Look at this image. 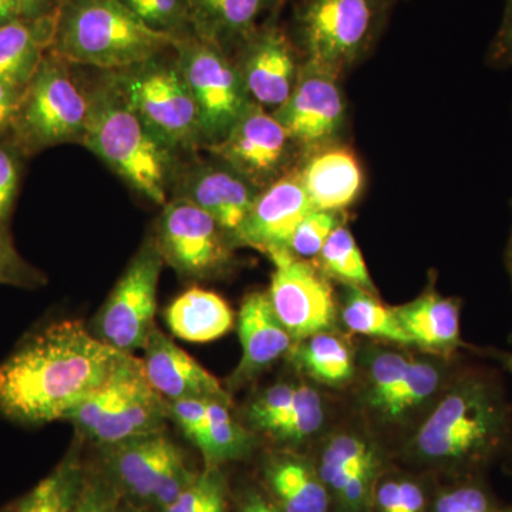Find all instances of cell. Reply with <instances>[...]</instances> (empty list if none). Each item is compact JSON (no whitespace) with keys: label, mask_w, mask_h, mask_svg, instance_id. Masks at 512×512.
Instances as JSON below:
<instances>
[{"label":"cell","mask_w":512,"mask_h":512,"mask_svg":"<svg viewBox=\"0 0 512 512\" xmlns=\"http://www.w3.org/2000/svg\"><path fill=\"white\" fill-rule=\"evenodd\" d=\"M123 353L80 320L50 323L0 363V412L23 424L64 420L107 379Z\"/></svg>","instance_id":"cell-1"},{"label":"cell","mask_w":512,"mask_h":512,"mask_svg":"<svg viewBox=\"0 0 512 512\" xmlns=\"http://www.w3.org/2000/svg\"><path fill=\"white\" fill-rule=\"evenodd\" d=\"M511 433L503 389L483 372L456 377L412 441L414 456L458 477L478 476L503 451Z\"/></svg>","instance_id":"cell-2"},{"label":"cell","mask_w":512,"mask_h":512,"mask_svg":"<svg viewBox=\"0 0 512 512\" xmlns=\"http://www.w3.org/2000/svg\"><path fill=\"white\" fill-rule=\"evenodd\" d=\"M87 93L90 111L83 146L134 191L164 207L180 156L151 133L106 74L101 72Z\"/></svg>","instance_id":"cell-3"},{"label":"cell","mask_w":512,"mask_h":512,"mask_svg":"<svg viewBox=\"0 0 512 512\" xmlns=\"http://www.w3.org/2000/svg\"><path fill=\"white\" fill-rule=\"evenodd\" d=\"M174 40L147 26L121 0H63L49 52L73 66L116 72L163 55Z\"/></svg>","instance_id":"cell-4"},{"label":"cell","mask_w":512,"mask_h":512,"mask_svg":"<svg viewBox=\"0 0 512 512\" xmlns=\"http://www.w3.org/2000/svg\"><path fill=\"white\" fill-rule=\"evenodd\" d=\"M393 0H296L288 29L303 62L339 76L375 47Z\"/></svg>","instance_id":"cell-5"},{"label":"cell","mask_w":512,"mask_h":512,"mask_svg":"<svg viewBox=\"0 0 512 512\" xmlns=\"http://www.w3.org/2000/svg\"><path fill=\"white\" fill-rule=\"evenodd\" d=\"M73 64L47 50L23 89L9 140L25 158L60 144H83L90 100Z\"/></svg>","instance_id":"cell-6"},{"label":"cell","mask_w":512,"mask_h":512,"mask_svg":"<svg viewBox=\"0 0 512 512\" xmlns=\"http://www.w3.org/2000/svg\"><path fill=\"white\" fill-rule=\"evenodd\" d=\"M171 50L126 69L103 73L151 133L181 156L201 148L200 120Z\"/></svg>","instance_id":"cell-7"},{"label":"cell","mask_w":512,"mask_h":512,"mask_svg":"<svg viewBox=\"0 0 512 512\" xmlns=\"http://www.w3.org/2000/svg\"><path fill=\"white\" fill-rule=\"evenodd\" d=\"M173 52L197 106L201 148L207 150L224 140L254 100L221 47L190 33L174 40Z\"/></svg>","instance_id":"cell-8"},{"label":"cell","mask_w":512,"mask_h":512,"mask_svg":"<svg viewBox=\"0 0 512 512\" xmlns=\"http://www.w3.org/2000/svg\"><path fill=\"white\" fill-rule=\"evenodd\" d=\"M163 258L147 238L133 256L94 320V335L124 353L144 349L156 329L157 291Z\"/></svg>","instance_id":"cell-9"},{"label":"cell","mask_w":512,"mask_h":512,"mask_svg":"<svg viewBox=\"0 0 512 512\" xmlns=\"http://www.w3.org/2000/svg\"><path fill=\"white\" fill-rule=\"evenodd\" d=\"M156 244L164 264L184 279H207L231 265V237L192 202L173 198L164 205Z\"/></svg>","instance_id":"cell-10"},{"label":"cell","mask_w":512,"mask_h":512,"mask_svg":"<svg viewBox=\"0 0 512 512\" xmlns=\"http://www.w3.org/2000/svg\"><path fill=\"white\" fill-rule=\"evenodd\" d=\"M211 156L264 190L295 170L302 153L285 127L261 104L252 101L241 119L220 143L210 148Z\"/></svg>","instance_id":"cell-11"},{"label":"cell","mask_w":512,"mask_h":512,"mask_svg":"<svg viewBox=\"0 0 512 512\" xmlns=\"http://www.w3.org/2000/svg\"><path fill=\"white\" fill-rule=\"evenodd\" d=\"M269 259L274 264L269 301L293 343L316 333L332 332L338 305L329 278L318 264L291 251L275 252Z\"/></svg>","instance_id":"cell-12"},{"label":"cell","mask_w":512,"mask_h":512,"mask_svg":"<svg viewBox=\"0 0 512 512\" xmlns=\"http://www.w3.org/2000/svg\"><path fill=\"white\" fill-rule=\"evenodd\" d=\"M272 114L288 131L302 156L340 143L348 117L340 77L302 62L292 93Z\"/></svg>","instance_id":"cell-13"},{"label":"cell","mask_w":512,"mask_h":512,"mask_svg":"<svg viewBox=\"0 0 512 512\" xmlns=\"http://www.w3.org/2000/svg\"><path fill=\"white\" fill-rule=\"evenodd\" d=\"M282 10L266 16L231 55L249 96L265 109H278L288 99L303 62L282 23Z\"/></svg>","instance_id":"cell-14"},{"label":"cell","mask_w":512,"mask_h":512,"mask_svg":"<svg viewBox=\"0 0 512 512\" xmlns=\"http://www.w3.org/2000/svg\"><path fill=\"white\" fill-rule=\"evenodd\" d=\"M335 512H372L383 463L375 444L356 433H338L316 463Z\"/></svg>","instance_id":"cell-15"},{"label":"cell","mask_w":512,"mask_h":512,"mask_svg":"<svg viewBox=\"0 0 512 512\" xmlns=\"http://www.w3.org/2000/svg\"><path fill=\"white\" fill-rule=\"evenodd\" d=\"M312 210L296 167L259 191L247 218L232 237V245L254 248L268 256L289 251L296 228Z\"/></svg>","instance_id":"cell-16"},{"label":"cell","mask_w":512,"mask_h":512,"mask_svg":"<svg viewBox=\"0 0 512 512\" xmlns=\"http://www.w3.org/2000/svg\"><path fill=\"white\" fill-rule=\"evenodd\" d=\"M173 191L174 198L190 201L211 215L232 241L261 190L214 158L180 167Z\"/></svg>","instance_id":"cell-17"},{"label":"cell","mask_w":512,"mask_h":512,"mask_svg":"<svg viewBox=\"0 0 512 512\" xmlns=\"http://www.w3.org/2000/svg\"><path fill=\"white\" fill-rule=\"evenodd\" d=\"M143 350L148 382L167 402L201 399L229 403L220 380L160 329L151 332Z\"/></svg>","instance_id":"cell-18"},{"label":"cell","mask_w":512,"mask_h":512,"mask_svg":"<svg viewBox=\"0 0 512 512\" xmlns=\"http://www.w3.org/2000/svg\"><path fill=\"white\" fill-rule=\"evenodd\" d=\"M241 362L229 377V389L244 386L291 352L292 336L272 308L268 292H254L242 302L238 315Z\"/></svg>","instance_id":"cell-19"},{"label":"cell","mask_w":512,"mask_h":512,"mask_svg":"<svg viewBox=\"0 0 512 512\" xmlns=\"http://www.w3.org/2000/svg\"><path fill=\"white\" fill-rule=\"evenodd\" d=\"M298 173L315 210L343 212L355 204L365 185L355 151L340 143L303 156Z\"/></svg>","instance_id":"cell-20"},{"label":"cell","mask_w":512,"mask_h":512,"mask_svg":"<svg viewBox=\"0 0 512 512\" xmlns=\"http://www.w3.org/2000/svg\"><path fill=\"white\" fill-rule=\"evenodd\" d=\"M107 467L114 485L150 504L158 478L181 448L161 433L146 434L107 446Z\"/></svg>","instance_id":"cell-21"},{"label":"cell","mask_w":512,"mask_h":512,"mask_svg":"<svg viewBox=\"0 0 512 512\" xmlns=\"http://www.w3.org/2000/svg\"><path fill=\"white\" fill-rule=\"evenodd\" d=\"M191 32L214 43L229 56L274 10L286 0H185Z\"/></svg>","instance_id":"cell-22"},{"label":"cell","mask_w":512,"mask_h":512,"mask_svg":"<svg viewBox=\"0 0 512 512\" xmlns=\"http://www.w3.org/2000/svg\"><path fill=\"white\" fill-rule=\"evenodd\" d=\"M393 309L412 345L441 356H450L460 348L458 299L444 298L431 288L414 301Z\"/></svg>","instance_id":"cell-23"},{"label":"cell","mask_w":512,"mask_h":512,"mask_svg":"<svg viewBox=\"0 0 512 512\" xmlns=\"http://www.w3.org/2000/svg\"><path fill=\"white\" fill-rule=\"evenodd\" d=\"M264 480L282 512H329L332 501L316 464L295 454H274L264 464Z\"/></svg>","instance_id":"cell-24"},{"label":"cell","mask_w":512,"mask_h":512,"mask_svg":"<svg viewBox=\"0 0 512 512\" xmlns=\"http://www.w3.org/2000/svg\"><path fill=\"white\" fill-rule=\"evenodd\" d=\"M167 419V400L154 390L144 373L89 440L104 447L113 446L134 437L161 433Z\"/></svg>","instance_id":"cell-25"},{"label":"cell","mask_w":512,"mask_h":512,"mask_svg":"<svg viewBox=\"0 0 512 512\" xmlns=\"http://www.w3.org/2000/svg\"><path fill=\"white\" fill-rule=\"evenodd\" d=\"M165 322L173 335L185 342L208 343L227 335L234 312L218 293L191 288L165 309Z\"/></svg>","instance_id":"cell-26"},{"label":"cell","mask_w":512,"mask_h":512,"mask_svg":"<svg viewBox=\"0 0 512 512\" xmlns=\"http://www.w3.org/2000/svg\"><path fill=\"white\" fill-rule=\"evenodd\" d=\"M55 19L0 28V83L25 87L52 43Z\"/></svg>","instance_id":"cell-27"},{"label":"cell","mask_w":512,"mask_h":512,"mask_svg":"<svg viewBox=\"0 0 512 512\" xmlns=\"http://www.w3.org/2000/svg\"><path fill=\"white\" fill-rule=\"evenodd\" d=\"M291 353L302 372L326 386H345L355 376L352 350L332 332L316 333L293 343Z\"/></svg>","instance_id":"cell-28"},{"label":"cell","mask_w":512,"mask_h":512,"mask_svg":"<svg viewBox=\"0 0 512 512\" xmlns=\"http://www.w3.org/2000/svg\"><path fill=\"white\" fill-rule=\"evenodd\" d=\"M340 316L350 332L399 345H412L394 309L383 305L376 293L345 285Z\"/></svg>","instance_id":"cell-29"},{"label":"cell","mask_w":512,"mask_h":512,"mask_svg":"<svg viewBox=\"0 0 512 512\" xmlns=\"http://www.w3.org/2000/svg\"><path fill=\"white\" fill-rule=\"evenodd\" d=\"M84 483L83 468L76 457H69L45 480L26 494L10 512H73Z\"/></svg>","instance_id":"cell-30"},{"label":"cell","mask_w":512,"mask_h":512,"mask_svg":"<svg viewBox=\"0 0 512 512\" xmlns=\"http://www.w3.org/2000/svg\"><path fill=\"white\" fill-rule=\"evenodd\" d=\"M229 403L208 400V439L202 451L207 467H220L228 461L241 460L251 454L254 437L235 421Z\"/></svg>","instance_id":"cell-31"},{"label":"cell","mask_w":512,"mask_h":512,"mask_svg":"<svg viewBox=\"0 0 512 512\" xmlns=\"http://www.w3.org/2000/svg\"><path fill=\"white\" fill-rule=\"evenodd\" d=\"M318 258L320 271L329 279L376 293L362 251L345 224L332 232Z\"/></svg>","instance_id":"cell-32"},{"label":"cell","mask_w":512,"mask_h":512,"mask_svg":"<svg viewBox=\"0 0 512 512\" xmlns=\"http://www.w3.org/2000/svg\"><path fill=\"white\" fill-rule=\"evenodd\" d=\"M447 373L433 360L410 359L399 393L384 413V421H402L439 396Z\"/></svg>","instance_id":"cell-33"},{"label":"cell","mask_w":512,"mask_h":512,"mask_svg":"<svg viewBox=\"0 0 512 512\" xmlns=\"http://www.w3.org/2000/svg\"><path fill=\"white\" fill-rule=\"evenodd\" d=\"M410 357L390 349L370 352L366 365L365 402L377 417L383 419L402 387Z\"/></svg>","instance_id":"cell-34"},{"label":"cell","mask_w":512,"mask_h":512,"mask_svg":"<svg viewBox=\"0 0 512 512\" xmlns=\"http://www.w3.org/2000/svg\"><path fill=\"white\" fill-rule=\"evenodd\" d=\"M325 423L322 396L308 384L296 386L293 403L278 429L271 434L282 443L299 444L311 439Z\"/></svg>","instance_id":"cell-35"},{"label":"cell","mask_w":512,"mask_h":512,"mask_svg":"<svg viewBox=\"0 0 512 512\" xmlns=\"http://www.w3.org/2000/svg\"><path fill=\"white\" fill-rule=\"evenodd\" d=\"M500 505L490 488L478 476L461 477L441 488L429 512H498Z\"/></svg>","instance_id":"cell-36"},{"label":"cell","mask_w":512,"mask_h":512,"mask_svg":"<svg viewBox=\"0 0 512 512\" xmlns=\"http://www.w3.org/2000/svg\"><path fill=\"white\" fill-rule=\"evenodd\" d=\"M121 2L151 29L173 39L192 33L185 0H121Z\"/></svg>","instance_id":"cell-37"},{"label":"cell","mask_w":512,"mask_h":512,"mask_svg":"<svg viewBox=\"0 0 512 512\" xmlns=\"http://www.w3.org/2000/svg\"><path fill=\"white\" fill-rule=\"evenodd\" d=\"M372 512H429L426 490L413 478L382 476Z\"/></svg>","instance_id":"cell-38"},{"label":"cell","mask_w":512,"mask_h":512,"mask_svg":"<svg viewBox=\"0 0 512 512\" xmlns=\"http://www.w3.org/2000/svg\"><path fill=\"white\" fill-rule=\"evenodd\" d=\"M343 212L313 210L296 228L289 251L302 259L315 258L325 247L326 241L339 225Z\"/></svg>","instance_id":"cell-39"},{"label":"cell","mask_w":512,"mask_h":512,"mask_svg":"<svg viewBox=\"0 0 512 512\" xmlns=\"http://www.w3.org/2000/svg\"><path fill=\"white\" fill-rule=\"evenodd\" d=\"M295 392V384L278 383L259 394L248 407L251 426L266 434L274 433L291 409Z\"/></svg>","instance_id":"cell-40"},{"label":"cell","mask_w":512,"mask_h":512,"mask_svg":"<svg viewBox=\"0 0 512 512\" xmlns=\"http://www.w3.org/2000/svg\"><path fill=\"white\" fill-rule=\"evenodd\" d=\"M23 157L9 138L0 140V227L8 228L22 183Z\"/></svg>","instance_id":"cell-41"},{"label":"cell","mask_w":512,"mask_h":512,"mask_svg":"<svg viewBox=\"0 0 512 512\" xmlns=\"http://www.w3.org/2000/svg\"><path fill=\"white\" fill-rule=\"evenodd\" d=\"M45 282L42 272L20 256L10 238L9 229L0 227V285L37 288Z\"/></svg>","instance_id":"cell-42"},{"label":"cell","mask_w":512,"mask_h":512,"mask_svg":"<svg viewBox=\"0 0 512 512\" xmlns=\"http://www.w3.org/2000/svg\"><path fill=\"white\" fill-rule=\"evenodd\" d=\"M208 400L181 399L167 402L168 419L174 421L185 436L204 451L208 439Z\"/></svg>","instance_id":"cell-43"},{"label":"cell","mask_w":512,"mask_h":512,"mask_svg":"<svg viewBox=\"0 0 512 512\" xmlns=\"http://www.w3.org/2000/svg\"><path fill=\"white\" fill-rule=\"evenodd\" d=\"M119 488L113 481L86 480L79 503L73 512H119Z\"/></svg>","instance_id":"cell-44"},{"label":"cell","mask_w":512,"mask_h":512,"mask_svg":"<svg viewBox=\"0 0 512 512\" xmlns=\"http://www.w3.org/2000/svg\"><path fill=\"white\" fill-rule=\"evenodd\" d=\"M487 63L494 69H507L512 66V0H505L500 28L488 47Z\"/></svg>","instance_id":"cell-45"},{"label":"cell","mask_w":512,"mask_h":512,"mask_svg":"<svg viewBox=\"0 0 512 512\" xmlns=\"http://www.w3.org/2000/svg\"><path fill=\"white\" fill-rule=\"evenodd\" d=\"M23 89L25 87L0 83V140L9 138Z\"/></svg>","instance_id":"cell-46"},{"label":"cell","mask_w":512,"mask_h":512,"mask_svg":"<svg viewBox=\"0 0 512 512\" xmlns=\"http://www.w3.org/2000/svg\"><path fill=\"white\" fill-rule=\"evenodd\" d=\"M63 0H16L20 20L40 22L55 19Z\"/></svg>","instance_id":"cell-47"},{"label":"cell","mask_w":512,"mask_h":512,"mask_svg":"<svg viewBox=\"0 0 512 512\" xmlns=\"http://www.w3.org/2000/svg\"><path fill=\"white\" fill-rule=\"evenodd\" d=\"M239 512H282V510L265 495L256 493V491H248L242 500Z\"/></svg>","instance_id":"cell-48"},{"label":"cell","mask_w":512,"mask_h":512,"mask_svg":"<svg viewBox=\"0 0 512 512\" xmlns=\"http://www.w3.org/2000/svg\"><path fill=\"white\" fill-rule=\"evenodd\" d=\"M20 20L16 0H0V28Z\"/></svg>","instance_id":"cell-49"},{"label":"cell","mask_w":512,"mask_h":512,"mask_svg":"<svg viewBox=\"0 0 512 512\" xmlns=\"http://www.w3.org/2000/svg\"><path fill=\"white\" fill-rule=\"evenodd\" d=\"M198 512H228L227 494L215 498L212 503L205 505V507Z\"/></svg>","instance_id":"cell-50"},{"label":"cell","mask_w":512,"mask_h":512,"mask_svg":"<svg viewBox=\"0 0 512 512\" xmlns=\"http://www.w3.org/2000/svg\"><path fill=\"white\" fill-rule=\"evenodd\" d=\"M505 266H507L508 275H510L512 285V228L510 239H508L507 249H505Z\"/></svg>","instance_id":"cell-51"},{"label":"cell","mask_w":512,"mask_h":512,"mask_svg":"<svg viewBox=\"0 0 512 512\" xmlns=\"http://www.w3.org/2000/svg\"><path fill=\"white\" fill-rule=\"evenodd\" d=\"M498 359L503 363L505 369L512 375V352L511 353H498Z\"/></svg>","instance_id":"cell-52"},{"label":"cell","mask_w":512,"mask_h":512,"mask_svg":"<svg viewBox=\"0 0 512 512\" xmlns=\"http://www.w3.org/2000/svg\"><path fill=\"white\" fill-rule=\"evenodd\" d=\"M498 512H512V505H510V507H500Z\"/></svg>","instance_id":"cell-53"},{"label":"cell","mask_w":512,"mask_h":512,"mask_svg":"<svg viewBox=\"0 0 512 512\" xmlns=\"http://www.w3.org/2000/svg\"><path fill=\"white\" fill-rule=\"evenodd\" d=\"M119 512H130V507H121L120 505Z\"/></svg>","instance_id":"cell-54"},{"label":"cell","mask_w":512,"mask_h":512,"mask_svg":"<svg viewBox=\"0 0 512 512\" xmlns=\"http://www.w3.org/2000/svg\"><path fill=\"white\" fill-rule=\"evenodd\" d=\"M128 507H130V505H128ZM130 512H140V511H137L136 508L130 507Z\"/></svg>","instance_id":"cell-55"},{"label":"cell","mask_w":512,"mask_h":512,"mask_svg":"<svg viewBox=\"0 0 512 512\" xmlns=\"http://www.w3.org/2000/svg\"><path fill=\"white\" fill-rule=\"evenodd\" d=\"M393 2H397V0H393Z\"/></svg>","instance_id":"cell-56"}]
</instances>
